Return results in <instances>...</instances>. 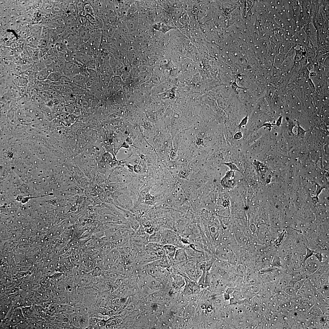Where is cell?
<instances>
[{"label":"cell","mask_w":329,"mask_h":329,"mask_svg":"<svg viewBox=\"0 0 329 329\" xmlns=\"http://www.w3.org/2000/svg\"><path fill=\"white\" fill-rule=\"evenodd\" d=\"M65 62L66 61L64 59L60 56L59 58L54 61L49 66L53 69L54 71H57L63 74L65 67Z\"/></svg>","instance_id":"obj_6"},{"label":"cell","mask_w":329,"mask_h":329,"mask_svg":"<svg viewBox=\"0 0 329 329\" xmlns=\"http://www.w3.org/2000/svg\"><path fill=\"white\" fill-rule=\"evenodd\" d=\"M86 272L90 273L94 269L95 266L94 262L92 261H87L85 265Z\"/></svg>","instance_id":"obj_26"},{"label":"cell","mask_w":329,"mask_h":329,"mask_svg":"<svg viewBox=\"0 0 329 329\" xmlns=\"http://www.w3.org/2000/svg\"><path fill=\"white\" fill-rule=\"evenodd\" d=\"M74 307L75 312L80 315L87 313L89 310L88 307L81 302L78 303Z\"/></svg>","instance_id":"obj_11"},{"label":"cell","mask_w":329,"mask_h":329,"mask_svg":"<svg viewBox=\"0 0 329 329\" xmlns=\"http://www.w3.org/2000/svg\"><path fill=\"white\" fill-rule=\"evenodd\" d=\"M89 318L88 313L82 315L79 321L80 329L88 328L89 325Z\"/></svg>","instance_id":"obj_14"},{"label":"cell","mask_w":329,"mask_h":329,"mask_svg":"<svg viewBox=\"0 0 329 329\" xmlns=\"http://www.w3.org/2000/svg\"><path fill=\"white\" fill-rule=\"evenodd\" d=\"M63 75L60 72L54 71L49 74L47 80L54 82L60 81Z\"/></svg>","instance_id":"obj_15"},{"label":"cell","mask_w":329,"mask_h":329,"mask_svg":"<svg viewBox=\"0 0 329 329\" xmlns=\"http://www.w3.org/2000/svg\"><path fill=\"white\" fill-rule=\"evenodd\" d=\"M123 84V79L118 76H113L112 78L109 87L113 91H117L121 87Z\"/></svg>","instance_id":"obj_5"},{"label":"cell","mask_w":329,"mask_h":329,"mask_svg":"<svg viewBox=\"0 0 329 329\" xmlns=\"http://www.w3.org/2000/svg\"><path fill=\"white\" fill-rule=\"evenodd\" d=\"M224 164L228 166L231 170L234 171H236L240 172L239 169L234 163L232 162H227L225 163Z\"/></svg>","instance_id":"obj_31"},{"label":"cell","mask_w":329,"mask_h":329,"mask_svg":"<svg viewBox=\"0 0 329 329\" xmlns=\"http://www.w3.org/2000/svg\"><path fill=\"white\" fill-rule=\"evenodd\" d=\"M116 284H117V283H116ZM117 284H119V283H118V282L117 283ZM117 286V285H116V286Z\"/></svg>","instance_id":"obj_35"},{"label":"cell","mask_w":329,"mask_h":329,"mask_svg":"<svg viewBox=\"0 0 329 329\" xmlns=\"http://www.w3.org/2000/svg\"><path fill=\"white\" fill-rule=\"evenodd\" d=\"M93 278L90 273H87L86 272L82 274L78 285L82 288L92 286L93 283Z\"/></svg>","instance_id":"obj_4"},{"label":"cell","mask_w":329,"mask_h":329,"mask_svg":"<svg viewBox=\"0 0 329 329\" xmlns=\"http://www.w3.org/2000/svg\"><path fill=\"white\" fill-rule=\"evenodd\" d=\"M118 28L108 24H104L103 29V35L112 38L116 32Z\"/></svg>","instance_id":"obj_9"},{"label":"cell","mask_w":329,"mask_h":329,"mask_svg":"<svg viewBox=\"0 0 329 329\" xmlns=\"http://www.w3.org/2000/svg\"><path fill=\"white\" fill-rule=\"evenodd\" d=\"M242 136V134L241 132L239 131L234 135V138L235 140H239L241 138Z\"/></svg>","instance_id":"obj_33"},{"label":"cell","mask_w":329,"mask_h":329,"mask_svg":"<svg viewBox=\"0 0 329 329\" xmlns=\"http://www.w3.org/2000/svg\"><path fill=\"white\" fill-rule=\"evenodd\" d=\"M102 37H91L86 42L90 47L93 56L97 57L98 54Z\"/></svg>","instance_id":"obj_3"},{"label":"cell","mask_w":329,"mask_h":329,"mask_svg":"<svg viewBox=\"0 0 329 329\" xmlns=\"http://www.w3.org/2000/svg\"><path fill=\"white\" fill-rule=\"evenodd\" d=\"M298 134L299 135H303L305 134L306 131L301 128L300 126H298Z\"/></svg>","instance_id":"obj_34"},{"label":"cell","mask_w":329,"mask_h":329,"mask_svg":"<svg viewBox=\"0 0 329 329\" xmlns=\"http://www.w3.org/2000/svg\"><path fill=\"white\" fill-rule=\"evenodd\" d=\"M248 121V116H246L241 121L238 127L239 129L242 127L246 126L247 124Z\"/></svg>","instance_id":"obj_32"},{"label":"cell","mask_w":329,"mask_h":329,"mask_svg":"<svg viewBox=\"0 0 329 329\" xmlns=\"http://www.w3.org/2000/svg\"><path fill=\"white\" fill-rule=\"evenodd\" d=\"M82 315L75 312L69 315L70 323L77 328L80 329L79 321Z\"/></svg>","instance_id":"obj_13"},{"label":"cell","mask_w":329,"mask_h":329,"mask_svg":"<svg viewBox=\"0 0 329 329\" xmlns=\"http://www.w3.org/2000/svg\"><path fill=\"white\" fill-rule=\"evenodd\" d=\"M57 310L59 312H62L69 315L75 312L74 307L65 304H60L57 308Z\"/></svg>","instance_id":"obj_12"},{"label":"cell","mask_w":329,"mask_h":329,"mask_svg":"<svg viewBox=\"0 0 329 329\" xmlns=\"http://www.w3.org/2000/svg\"><path fill=\"white\" fill-rule=\"evenodd\" d=\"M107 321L108 320H106L104 319L100 320L93 329H103V328H105Z\"/></svg>","instance_id":"obj_28"},{"label":"cell","mask_w":329,"mask_h":329,"mask_svg":"<svg viewBox=\"0 0 329 329\" xmlns=\"http://www.w3.org/2000/svg\"><path fill=\"white\" fill-rule=\"evenodd\" d=\"M104 25V23L103 20L99 18L96 17V20L95 22L92 23L88 22L85 26L90 30H92L98 29H103Z\"/></svg>","instance_id":"obj_10"},{"label":"cell","mask_w":329,"mask_h":329,"mask_svg":"<svg viewBox=\"0 0 329 329\" xmlns=\"http://www.w3.org/2000/svg\"><path fill=\"white\" fill-rule=\"evenodd\" d=\"M53 71V69L49 66H47L45 69L38 72L36 78L39 81H45L47 80L49 74Z\"/></svg>","instance_id":"obj_8"},{"label":"cell","mask_w":329,"mask_h":329,"mask_svg":"<svg viewBox=\"0 0 329 329\" xmlns=\"http://www.w3.org/2000/svg\"><path fill=\"white\" fill-rule=\"evenodd\" d=\"M90 35L91 38L102 37L103 35V29H98L90 30Z\"/></svg>","instance_id":"obj_23"},{"label":"cell","mask_w":329,"mask_h":329,"mask_svg":"<svg viewBox=\"0 0 329 329\" xmlns=\"http://www.w3.org/2000/svg\"><path fill=\"white\" fill-rule=\"evenodd\" d=\"M101 320L96 317L90 318L89 326L87 329H93L97 323Z\"/></svg>","instance_id":"obj_27"},{"label":"cell","mask_w":329,"mask_h":329,"mask_svg":"<svg viewBox=\"0 0 329 329\" xmlns=\"http://www.w3.org/2000/svg\"><path fill=\"white\" fill-rule=\"evenodd\" d=\"M110 67L115 75L117 72L124 67L123 64L115 59L112 55H111L109 59Z\"/></svg>","instance_id":"obj_7"},{"label":"cell","mask_w":329,"mask_h":329,"mask_svg":"<svg viewBox=\"0 0 329 329\" xmlns=\"http://www.w3.org/2000/svg\"><path fill=\"white\" fill-rule=\"evenodd\" d=\"M74 286L71 291L69 293L67 297L61 304H68L74 307L78 303L81 302L76 292V287Z\"/></svg>","instance_id":"obj_2"},{"label":"cell","mask_w":329,"mask_h":329,"mask_svg":"<svg viewBox=\"0 0 329 329\" xmlns=\"http://www.w3.org/2000/svg\"><path fill=\"white\" fill-rule=\"evenodd\" d=\"M77 34L80 45L86 43L91 38L90 30L86 26L81 25L78 29Z\"/></svg>","instance_id":"obj_1"},{"label":"cell","mask_w":329,"mask_h":329,"mask_svg":"<svg viewBox=\"0 0 329 329\" xmlns=\"http://www.w3.org/2000/svg\"><path fill=\"white\" fill-rule=\"evenodd\" d=\"M320 282L322 285H329L328 272L320 275Z\"/></svg>","instance_id":"obj_22"},{"label":"cell","mask_w":329,"mask_h":329,"mask_svg":"<svg viewBox=\"0 0 329 329\" xmlns=\"http://www.w3.org/2000/svg\"><path fill=\"white\" fill-rule=\"evenodd\" d=\"M307 278L305 277L294 284L293 287L296 294L303 285Z\"/></svg>","instance_id":"obj_21"},{"label":"cell","mask_w":329,"mask_h":329,"mask_svg":"<svg viewBox=\"0 0 329 329\" xmlns=\"http://www.w3.org/2000/svg\"><path fill=\"white\" fill-rule=\"evenodd\" d=\"M84 11L86 15L89 14L94 15V9L92 7L89 3L85 6Z\"/></svg>","instance_id":"obj_30"},{"label":"cell","mask_w":329,"mask_h":329,"mask_svg":"<svg viewBox=\"0 0 329 329\" xmlns=\"http://www.w3.org/2000/svg\"><path fill=\"white\" fill-rule=\"evenodd\" d=\"M41 34L42 38L49 43L50 34V31L49 28H43L41 31Z\"/></svg>","instance_id":"obj_19"},{"label":"cell","mask_w":329,"mask_h":329,"mask_svg":"<svg viewBox=\"0 0 329 329\" xmlns=\"http://www.w3.org/2000/svg\"><path fill=\"white\" fill-rule=\"evenodd\" d=\"M14 80L15 83L19 87H25L27 85L28 80L24 77L15 75Z\"/></svg>","instance_id":"obj_16"},{"label":"cell","mask_w":329,"mask_h":329,"mask_svg":"<svg viewBox=\"0 0 329 329\" xmlns=\"http://www.w3.org/2000/svg\"><path fill=\"white\" fill-rule=\"evenodd\" d=\"M77 19L81 25L85 26L88 22L86 16H76Z\"/></svg>","instance_id":"obj_25"},{"label":"cell","mask_w":329,"mask_h":329,"mask_svg":"<svg viewBox=\"0 0 329 329\" xmlns=\"http://www.w3.org/2000/svg\"><path fill=\"white\" fill-rule=\"evenodd\" d=\"M96 60L95 58L90 60L86 64V68L89 69L96 71Z\"/></svg>","instance_id":"obj_29"},{"label":"cell","mask_w":329,"mask_h":329,"mask_svg":"<svg viewBox=\"0 0 329 329\" xmlns=\"http://www.w3.org/2000/svg\"><path fill=\"white\" fill-rule=\"evenodd\" d=\"M283 291L288 295L291 297H295L296 294L295 292L293 287H289L285 289Z\"/></svg>","instance_id":"obj_24"},{"label":"cell","mask_w":329,"mask_h":329,"mask_svg":"<svg viewBox=\"0 0 329 329\" xmlns=\"http://www.w3.org/2000/svg\"><path fill=\"white\" fill-rule=\"evenodd\" d=\"M90 273L94 278L99 277L103 274V269L100 267L96 266Z\"/></svg>","instance_id":"obj_20"},{"label":"cell","mask_w":329,"mask_h":329,"mask_svg":"<svg viewBox=\"0 0 329 329\" xmlns=\"http://www.w3.org/2000/svg\"><path fill=\"white\" fill-rule=\"evenodd\" d=\"M88 3V1H76L75 5L76 9V14L84 10L85 7Z\"/></svg>","instance_id":"obj_18"},{"label":"cell","mask_w":329,"mask_h":329,"mask_svg":"<svg viewBox=\"0 0 329 329\" xmlns=\"http://www.w3.org/2000/svg\"><path fill=\"white\" fill-rule=\"evenodd\" d=\"M72 271L75 282L78 285L79 280L82 275V273L84 271H85L81 270L79 268V266H74Z\"/></svg>","instance_id":"obj_17"}]
</instances>
